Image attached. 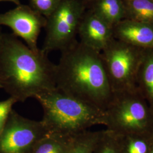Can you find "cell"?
I'll list each match as a JSON object with an SVG mask.
<instances>
[{"mask_svg": "<svg viewBox=\"0 0 153 153\" xmlns=\"http://www.w3.org/2000/svg\"><path fill=\"white\" fill-rule=\"evenodd\" d=\"M55 67L41 49L34 52L13 33L3 34L0 88L18 102L56 88Z\"/></svg>", "mask_w": 153, "mask_h": 153, "instance_id": "cell-1", "label": "cell"}, {"mask_svg": "<svg viewBox=\"0 0 153 153\" xmlns=\"http://www.w3.org/2000/svg\"><path fill=\"white\" fill-rule=\"evenodd\" d=\"M56 88L104 111L113 96L100 52L76 42L61 52Z\"/></svg>", "mask_w": 153, "mask_h": 153, "instance_id": "cell-2", "label": "cell"}, {"mask_svg": "<svg viewBox=\"0 0 153 153\" xmlns=\"http://www.w3.org/2000/svg\"><path fill=\"white\" fill-rule=\"evenodd\" d=\"M42 107V119L49 133L75 136L104 124V111L56 88L35 97Z\"/></svg>", "mask_w": 153, "mask_h": 153, "instance_id": "cell-3", "label": "cell"}, {"mask_svg": "<svg viewBox=\"0 0 153 153\" xmlns=\"http://www.w3.org/2000/svg\"><path fill=\"white\" fill-rule=\"evenodd\" d=\"M104 126L118 136L153 137V109L137 88L113 93L104 110Z\"/></svg>", "mask_w": 153, "mask_h": 153, "instance_id": "cell-4", "label": "cell"}, {"mask_svg": "<svg viewBox=\"0 0 153 153\" xmlns=\"http://www.w3.org/2000/svg\"><path fill=\"white\" fill-rule=\"evenodd\" d=\"M83 0H61L57 7L46 18L45 36L41 51L48 55L62 52L76 43V36L85 14Z\"/></svg>", "mask_w": 153, "mask_h": 153, "instance_id": "cell-5", "label": "cell"}, {"mask_svg": "<svg viewBox=\"0 0 153 153\" xmlns=\"http://www.w3.org/2000/svg\"><path fill=\"white\" fill-rule=\"evenodd\" d=\"M140 49L112 40L100 52L113 93L137 88V73L145 52Z\"/></svg>", "mask_w": 153, "mask_h": 153, "instance_id": "cell-6", "label": "cell"}, {"mask_svg": "<svg viewBox=\"0 0 153 153\" xmlns=\"http://www.w3.org/2000/svg\"><path fill=\"white\" fill-rule=\"evenodd\" d=\"M48 133L42 121L28 119L13 109L0 133V153H31Z\"/></svg>", "mask_w": 153, "mask_h": 153, "instance_id": "cell-7", "label": "cell"}, {"mask_svg": "<svg viewBox=\"0 0 153 153\" xmlns=\"http://www.w3.org/2000/svg\"><path fill=\"white\" fill-rule=\"evenodd\" d=\"M46 18L29 5L21 4L13 9L0 14V26L10 28L13 34L22 39L34 52H39L38 40Z\"/></svg>", "mask_w": 153, "mask_h": 153, "instance_id": "cell-8", "label": "cell"}, {"mask_svg": "<svg viewBox=\"0 0 153 153\" xmlns=\"http://www.w3.org/2000/svg\"><path fill=\"white\" fill-rule=\"evenodd\" d=\"M111 27L93 11L85 13L78 30L79 42L101 52L112 41Z\"/></svg>", "mask_w": 153, "mask_h": 153, "instance_id": "cell-9", "label": "cell"}, {"mask_svg": "<svg viewBox=\"0 0 153 153\" xmlns=\"http://www.w3.org/2000/svg\"><path fill=\"white\" fill-rule=\"evenodd\" d=\"M119 35L126 44L143 50L153 49V28L140 23H127L119 28Z\"/></svg>", "mask_w": 153, "mask_h": 153, "instance_id": "cell-10", "label": "cell"}, {"mask_svg": "<svg viewBox=\"0 0 153 153\" xmlns=\"http://www.w3.org/2000/svg\"><path fill=\"white\" fill-rule=\"evenodd\" d=\"M136 86L153 111V49L144 52L137 73Z\"/></svg>", "mask_w": 153, "mask_h": 153, "instance_id": "cell-11", "label": "cell"}, {"mask_svg": "<svg viewBox=\"0 0 153 153\" xmlns=\"http://www.w3.org/2000/svg\"><path fill=\"white\" fill-rule=\"evenodd\" d=\"M76 136L48 133L35 144L31 153H69Z\"/></svg>", "mask_w": 153, "mask_h": 153, "instance_id": "cell-12", "label": "cell"}, {"mask_svg": "<svg viewBox=\"0 0 153 153\" xmlns=\"http://www.w3.org/2000/svg\"><path fill=\"white\" fill-rule=\"evenodd\" d=\"M92 11L111 26L118 22L123 14L120 0H96Z\"/></svg>", "mask_w": 153, "mask_h": 153, "instance_id": "cell-13", "label": "cell"}, {"mask_svg": "<svg viewBox=\"0 0 153 153\" xmlns=\"http://www.w3.org/2000/svg\"><path fill=\"white\" fill-rule=\"evenodd\" d=\"M119 136L122 153H149L150 144L153 137L136 135Z\"/></svg>", "mask_w": 153, "mask_h": 153, "instance_id": "cell-14", "label": "cell"}, {"mask_svg": "<svg viewBox=\"0 0 153 153\" xmlns=\"http://www.w3.org/2000/svg\"><path fill=\"white\" fill-rule=\"evenodd\" d=\"M102 131H88L76 135L69 153H93Z\"/></svg>", "mask_w": 153, "mask_h": 153, "instance_id": "cell-15", "label": "cell"}, {"mask_svg": "<svg viewBox=\"0 0 153 153\" xmlns=\"http://www.w3.org/2000/svg\"><path fill=\"white\" fill-rule=\"evenodd\" d=\"M93 153H123L119 136L107 129L103 130Z\"/></svg>", "mask_w": 153, "mask_h": 153, "instance_id": "cell-16", "label": "cell"}, {"mask_svg": "<svg viewBox=\"0 0 153 153\" xmlns=\"http://www.w3.org/2000/svg\"><path fill=\"white\" fill-rule=\"evenodd\" d=\"M131 11L138 19L146 22L153 21V2L150 0H133Z\"/></svg>", "mask_w": 153, "mask_h": 153, "instance_id": "cell-17", "label": "cell"}, {"mask_svg": "<svg viewBox=\"0 0 153 153\" xmlns=\"http://www.w3.org/2000/svg\"><path fill=\"white\" fill-rule=\"evenodd\" d=\"M61 0H28L29 5L33 10L47 18L55 11Z\"/></svg>", "mask_w": 153, "mask_h": 153, "instance_id": "cell-18", "label": "cell"}, {"mask_svg": "<svg viewBox=\"0 0 153 153\" xmlns=\"http://www.w3.org/2000/svg\"><path fill=\"white\" fill-rule=\"evenodd\" d=\"M17 102L16 99L10 97L4 101H0V133L5 125L11 111L13 109V106Z\"/></svg>", "mask_w": 153, "mask_h": 153, "instance_id": "cell-19", "label": "cell"}, {"mask_svg": "<svg viewBox=\"0 0 153 153\" xmlns=\"http://www.w3.org/2000/svg\"><path fill=\"white\" fill-rule=\"evenodd\" d=\"M0 2H13L16 6L20 5L21 4V0H0Z\"/></svg>", "mask_w": 153, "mask_h": 153, "instance_id": "cell-20", "label": "cell"}, {"mask_svg": "<svg viewBox=\"0 0 153 153\" xmlns=\"http://www.w3.org/2000/svg\"><path fill=\"white\" fill-rule=\"evenodd\" d=\"M149 153H153V138L150 144V150H149Z\"/></svg>", "mask_w": 153, "mask_h": 153, "instance_id": "cell-21", "label": "cell"}, {"mask_svg": "<svg viewBox=\"0 0 153 153\" xmlns=\"http://www.w3.org/2000/svg\"><path fill=\"white\" fill-rule=\"evenodd\" d=\"M0 27H1V26H0ZM3 34H4V33H2L1 32V28H0V44H1V40H2V39Z\"/></svg>", "mask_w": 153, "mask_h": 153, "instance_id": "cell-22", "label": "cell"}, {"mask_svg": "<svg viewBox=\"0 0 153 153\" xmlns=\"http://www.w3.org/2000/svg\"><path fill=\"white\" fill-rule=\"evenodd\" d=\"M83 1H84V2H85L86 1H90V0H83Z\"/></svg>", "mask_w": 153, "mask_h": 153, "instance_id": "cell-23", "label": "cell"}]
</instances>
